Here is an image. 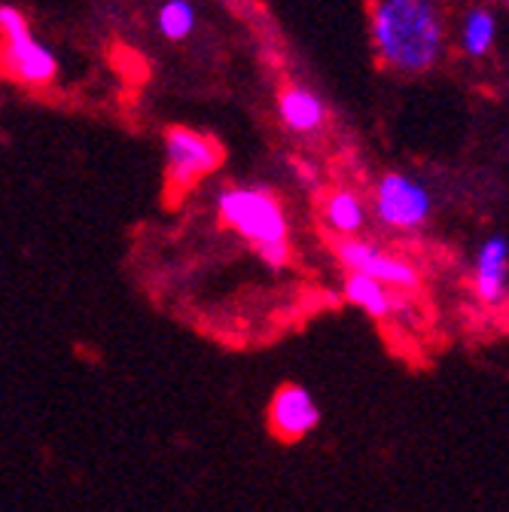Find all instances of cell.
Masks as SVG:
<instances>
[{
  "mask_svg": "<svg viewBox=\"0 0 509 512\" xmlns=\"http://www.w3.org/2000/svg\"><path fill=\"white\" fill-rule=\"evenodd\" d=\"M369 37L385 68L424 74L445 52L442 7L436 0H372Z\"/></svg>",
  "mask_w": 509,
  "mask_h": 512,
  "instance_id": "6da1fadb",
  "label": "cell"
},
{
  "mask_svg": "<svg viewBox=\"0 0 509 512\" xmlns=\"http://www.w3.org/2000/svg\"><path fill=\"white\" fill-rule=\"evenodd\" d=\"M217 220L244 238L269 269H284L290 263V220L269 186H226L217 196Z\"/></svg>",
  "mask_w": 509,
  "mask_h": 512,
  "instance_id": "7a4b0ae2",
  "label": "cell"
},
{
  "mask_svg": "<svg viewBox=\"0 0 509 512\" xmlns=\"http://www.w3.org/2000/svg\"><path fill=\"white\" fill-rule=\"evenodd\" d=\"M0 68L22 86L43 89L58 77V58L31 34L16 7L0 4Z\"/></svg>",
  "mask_w": 509,
  "mask_h": 512,
  "instance_id": "3957f363",
  "label": "cell"
},
{
  "mask_svg": "<svg viewBox=\"0 0 509 512\" xmlns=\"http://www.w3.org/2000/svg\"><path fill=\"white\" fill-rule=\"evenodd\" d=\"M223 162V147L196 128L171 125L165 132V180L174 199H183Z\"/></svg>",
  "mask_w": 509,
  "mask_h": 512,
  "instance_id": "277c9868",
  "label": "cell"
},
{
  "mask_svg": "<svg viewBox=\"0 0 509 512\" xmlns=\"http://www.w3.org/2000/svg\"><path fill=\"white\" fill-rule=\"evenodd\" d=\"M336 256L348 275H363L369 281H378L394 293H415L421 287V272L412 260L400 253H391L366 238H339Z\"/></svg>",
  "mask_w": 509,
  "mask_h": 512,
  "instance_id": "5b68a950",
  "label": "cell"
},
{
  "mask_svg": "<svg viewBox=\"0 0 509 512\" xmlns=\"http://www.w3.org/2000/svg\"><path fill=\"white\" fill-rule=\"evenodd\" d=\"M372 208H375V217L388 229L415 232L433 214V192L427 183H421L409 174L391 171L375 183Z\"/></svg>",
  "mask_w": 509,
  "mask_h": 512,
  "instance_id": "8992f818",
  "label": "cell"
},
{
  "mask_svg": "<svg viewBox=\"0 0 509 512\" xmlns=\"http://www.w3.org/2000/svg\"><path fill=\"white\" fill-rule=\"evenodd\" d=\"M317 424H321V406H317L308 388H302V384H284V388L275 391L269 403V430L278 439L284 442L305 439L308 433L317 430Z\"/></svg>",
  "mask_w": 509,
  "mask_h": 512,
  "instance_id": "52a82bcc",
  "label": "cell"
},
{
  "mask_svg": "<svg viewBox=\"0 0 509 512\" xmlns=\"http://www.w3.org/2000/svg\"><path fill=\"white\" fill-rule=\"evenodd\" d=\"M473 293L488 308H506V299H509V244H506V235H491L476 250Z\"/></svg>",
  "mask_w": 509,
  "mask_h": 512,
  "instance_id": "ba28073f",
  "label": "cell"
},
{
  "mask_svg": "<svg viewBox=\"0 0 509 512\" xmlns=\"http://www.w3.org/2000/svg\"><path fill=\"white\" fill-rule=\"evenodd\" d=\"M278 116L293 135H314L327 122V104L305 86H287L278 95Z\"/></svg>",
  "mask_w": 509,
  "mask_h": 512,
  "instance_id": "9c48e42d",
  "label": "cell"
},
{
  "mask_svg": "<svg viewBox=\"0 0 509 512\" xmlns=\"http://www.w3.org/2000/svg\"><path fill=\"white\" fill-rule=\"evenodd\" d=\"M342 293L351 305H357L360 311H366L369 317L375 320H385V317H394L406 308L403 296L381 287L378 281H369L363 275H345V284H342Z\"/></svg>",
  "mask_w": 509,
  "mask_h": 512,
  "instance_id": "30bf717a",
  "label": "cell"
},
{
  "mask_svg": "<svg viewBox=\"0 0 509 512\" xmlns=\"http://www.w3.org/2000/svg\"><path fill=\"white\" fill-rule=\"evenodd\" d=\"M321 217L339 238H360L366 229V202L351 189H336L324 199Z\"/></svg>",
  "mask_w": 509,
  "mask_h": 512,
  "instance_id": "8fae6325",
  "label": "cell"
},
{
  "mask_svg": "<svg viewBox=\"0 0 509 512\" xmlns=\"http://www.w3.org/2000/svg\"><path fill=\"white\" fill-rule=\"evenodd\" d=\"M497 40V19L485 7H473L461 22V49L470 58H485Z\"/></svg>",
  "mask_w": 509,
  "mask_h": 512,
  "instance_id": "7c38bea8",
  "label": "cell"
},
{
  "mask_svg": "<svg viewBox=\"0 0 509 512\" xmlns=\"http://www.w3.org/2000/svg\"><path fill=\"white\" fill-rule=\"evenodd\" d=\"M196 28V7L189 0H168L159 10V31L168 40H183Z\"/></svg>",
  "mask_w": 509,
  "mask_h": 512,
  "instance_id": "4fadbf2b",
  "label": "cell"
}]
</instances>
